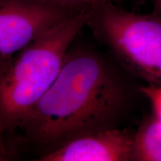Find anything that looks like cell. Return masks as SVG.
Listing matches in <instances>:
<instances>
[{
  "label": "cell",
  "instance_id": "1",
  "mask_svg": "<svg viewBox=\"0 0 161 161\" xmlns=\"http://www.w3.org/2000/svg\"><path fill=\"white\" fill-rule=\"evenodd\" d=\"M134 79L92 46L71 45L57 79L18 128L45 153L80 136L119 128L142 95Z\"/></svg>",
  "mask_w": 161,
  "mask_h": 161
},
{
  "label": "cell",
  "instance_id": "2",
  "mask_svg": "<svg viewBox=\"0 0 161 161\" xmlns=\"http://www.w3.org/2000/svg\"><path fill=\"white\" fill-rule=\"evenodd\" d=\"M91 9L68 18L25 46L0 72V130L17 129L57 79L75 38Z\"/></svg>",
  "mask_w": 161,
  "mask_h": 161
},
{
  "label": "cell",
  "instance_id": "3",
  "mask_svg": "<svg viewBox=\"0 0 161 161\" xmlns=\"http://www.w3.org/2000/svg\"><path fill=\"white\" fill-rule=\"evenodd\" d=\"M86 25L130 75L161 86V18L107 3L91 9Z\"/></svg>",
  "mask_w": 161,
  "mask_h": 161
},
{
  "label": "cell",
  "instance_id": "4",
  "mask_svg": "<svg viewBox=\"0 0 161 161\" xmlns=\"http://www.w3.org/2000/svg\"><path fill=\"white\" fill-rule=\"evenodd\" d=\"M78 13L41 0H0V72L36 38Z\"/></svg>",
  "mask_w": 161,
  "mask_h": 161
},
{
  "label": "cell",
  "instance_id": "5",
  "mask_svg": "<svg viewBox=\"0 0 161 161\" xmlns=\"http://www.w3.org/2000/svg\"><path fill=\"white\" fill-rule=\"evenodd\" d=\"M134 132L113 128L74 139L52 152L40 161H130Z\"/></svg>",
  "mask_w": 161,
  "mask_h": 161
},
{
  "label": "cell",
  "instance_id": "6",
  "mask_svg": "<svg viewBox=\"0 0 161 161\" xmlns=\"http://www.w3.org/2000/svg\"><path fill=\"white\" fill-rule=\"evenodd\" d=\"M132 160L161 161V122L153 114L134 131Z\"/></svg>",
  "mask_w": 161,
  "mask_h": 161
},
{
  "label": "cell",
  "instance_id": "7",
  "mask_svg": "<svg viewBox=\"0 0 161 161\" xmlns=\"http://www.w3.org/2000/svg\"><path fill=\"white\" fill-rule=\"evenodd\" d=\"M52 4L66 11L78 13L84 9H92L96 6L107 3H114L120 5L125 0H41Z\"/></svg>",
  "mask_w": 161,
  "mask_h": 161
},
{
  "label": "cell",
  "instance_id": "8",
  "mask_svg": "<svg viewBox=\"0 0 161 161\" xmlns=\"http://www.w3.org/2000/svg\"><path fill=\"white\" fill-rule=\"evenodd\" d=\"M142 96L149 101L152 108V114L161 122V86L146 84L140 86Z\"/></svg>",
  "mask_w": 161,
  "mask_h": 161
},
{
  "label": "cell",
  "instance_id": "9",
  "mask_svg": "<svg viewBox=\"0 0 161 161\" xmlns=\"http://www.w3.org/2000/svg\"><path fill=\"white\" fill-rule=\"evenodd\" d=\"M152 14L161 18V0H152Z\"/></svg>",
  "mask_w": 161,
  "mask_h": 161
},
{
  "label": "cell",
  "instance_id": "10",
  "mask_svg": "<svg viewBox=\"0 0 161 161\" xmlns=\"http://www.w3.org/2000/svg\"><path fill=\"white\" fill-rule=\"evenodd\" d=\"M134 1H135V3L139 4V5H142L144 3L145 0H134Z\"/></svg>",
  "mask_w": 161,
  "mask_h": 161
}]
</instances>
